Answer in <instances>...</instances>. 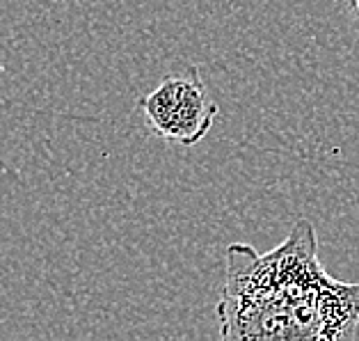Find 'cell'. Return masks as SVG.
<instances>
[{"label": "cell", "mask_w": 359, "mask_h": 341, "mask_svg": "<svg viewBox=\"0 0 359 341\" xmlns=\"http://www.w3.org/2000/svg\"><path fill=\"white\" fill-rule=\"evenodd\" d=\"M137 106L156 135L183 147L204 140L220 112L195 65L181 74L168 76L151 94L142 96Z\"/></svg>", "instance_id": "obj_1"}, {"label": "cell", "mask_w": 359, "mask_h": 341, "mask_svg": "<svg viewBox=\"0 0 359 341\" xmlns=\"http://www.w3.org/2000/svg\"><path fill=\"white\" fill-rule=\"evenodd\" d=\"M346 3H348V7H350V10H353L357 16H359V0H346Z\"/></svg>", "instance_id": "obj_2"}]
</instances>
